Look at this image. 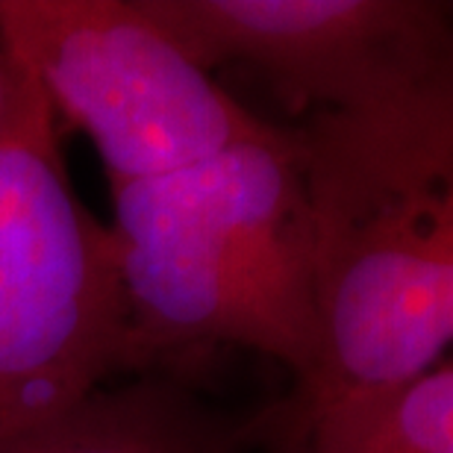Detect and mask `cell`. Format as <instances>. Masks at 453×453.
Instances as JSON below:
<instances>
[{
  "mask_svg": "<svg viewBox=\"0 0 453 453\" xmlns=\"http://www.w3.org/2000/svg\"><path fill=\"white\" fill-rule=\"evenodd\" d=\"M297 139L319 353L271 441L453 365V68Z\"/></svg>",
  "mask_w": 453,
  "mask_h": 453,
  "instance_id": "1",
  "label": "cell"
},
{
  "mask_svg": "<svg viewBox=\"0 0 453 453\" xmlns=\"http://www.w3.org/2000/svg\"><path fill=\"white\" fill-rule=\"evenodd\" d=\"M127 374L248 348L310 374L319 353L312 212L297 130L271 124L174 174L112 188Z\"/></svg>",
  "mask_w": 453,
  "mask_h": 453,
  "instance_id": "2",
  "label": "cell"
},
{
  "mask_svg": "<svg viewBox=\"0 0 453 453\" xmlns=\"http://www.w3.org/2000/svg\"><path fill=\"white\" fill-rule=\"evenodd\" d=\"M12 65L0 121V439L127 374L118 239L74 192L48 97Z\"/></svg>",
  "mask_w": 453,
  "mask_h": 453,
  "instance_id": "3",
  "label": "cell"
},
{
  "mask_svg": "<svg viewBox=\"0 0 453 453\" xmlns=\"http://www.w3.org/2000/svg\"><path fill=\"white\" fill-rule=\"evenodd\" d=\"M0 35L53 115L92 139L112 188L197 165L271 127L139 0H0Z\"/></svg>",
  "mask_w": 453,
  "mask_h": 453,
  "instance_id": "4",
  "label": "cell"
},
{
  "mask_svg": "<svg viewBox=\"0 0 453 453\" xmlns=\"http://www.w3.org/2000/svg\"><path fill=\"white\" fill-rule=\"evenodd\" d=\"M203 71L235 65L295 110L348 112L453 68V6L433 0H139Z\"/></svg>",
  "mask_w": 453,
  "mask_h": 453,
  "instance_id": "5",
  "label": "cell"
},
{
  "mask_svg": "<svg viewBox=\"0 0 453 453\" xmlns=\"http://www.w3.org/2000/svg\"><path fill=\"white\" fill-rule=\"evenodd\" d=\"M274 436V406L233 415L203 403L186 377L142 374L65 415L0 439V453H250Z\"/></svg>",
  "mask_w": 453,
  "mask_h": 453,
  "instance_id": "6",
  "label": "cell"
},
{
  "mask_svg": "<svg viewBox=\"0 0 453 453\" xmlns=\"http://www.w3.org/2000/svg\"><path fill=\"white\" fill-rule=\"evenodd\" d=\"M271 453H453V365L271 441Z\"/></svg>",
  "mask_w": 453,
  "mask_h": 453,
  "instance_id": "7",
  "label": "cell"
},
{
  "mask_svg": "<svg viewBox=\"0 0 453 453\" xmlns=\"http://www.w3.org/2000/svg\"><path fill=\"white\" fill-rule=\"evenodd\" d=\"M12 80H15V65L4 44V35H0V121H4L9 97H12Z\"/></svg>",
  "mask_w": 453,
  "mask_h": 453,
  "instance_id": "8",
  "label": "cell"
}]
</instances>
